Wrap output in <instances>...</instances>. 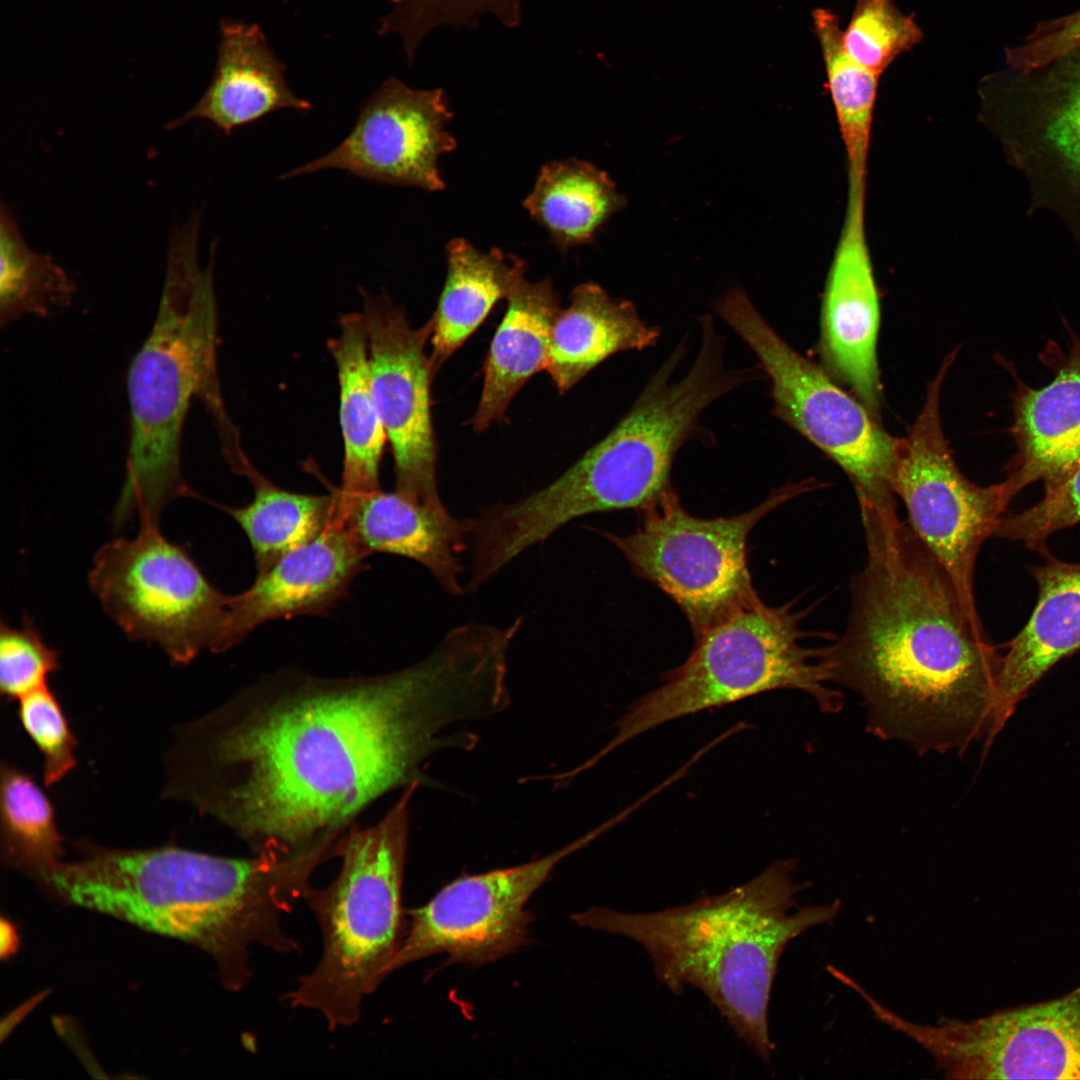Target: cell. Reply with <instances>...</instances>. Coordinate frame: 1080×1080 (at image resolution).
I'll return each instance as SVG.
<instances>
[{"instance_id": "cell-28", "label": "cell", "mask_w": 1080, "mask_h": 1080, "mask_svg": "<svg viewBox=\"0 0 1080 1080\" xmlns=\"http://www.w3.org/2000/svg\"><path fill=\"white\" fill-rule=\"evenodd\" d=\"M530 216L561 250L591 241L601 226L625 205L604 171L567 159L546 163L523 203Z\"/></svg>"}, {"instance_id": "cell-36", "label": "cell", "mask_w": 1080, "mask_h": 1080, "mask_svg": "<svg viewBox=\"0 0 1080 1080\" xmlns=\"http://www.w3.org/2000/svg\"><path fill=\"white\" fill-rule=\"evenodd\" d=\"M1080 523V464L1058 483L1045 487L1034 506L1003 517L994 536L1024 542L1030 549H1046L1049 536Z\"/></svg>"}, {"instance_id": "cell-20", "label": "cell", "mask_w": 1080, "mask_h": 1080, "mask_svg": "<svg viewBox=\"0 0 1080 1080\" xmlns=\"http://www.w3.org/2000/svg\"><path fill=\"white\" fill-rule=\"evenodd\" d=\"M337 514L367 555L393 554L424 566L453 595L465 589L460 554L469 547L474 520L457 519L443 507L418 503L397 492L345 494L331 490Z\"/></svg>"}, {"instance_id": "cell-2", "label": "cell", "mask_w": 1080, "mask_h": 1080, "mask_svg": "<svg viewBox=\"0 0 1080 1080\" xmlns=\"http://www.w3.org/2000/svg\"><path fill=\"white\" fill-rule=\"evenodd\" d=\"M867 558L846 629L822 660L861 700L866 730L919 755L988 738L1001 658L897 508H861Z\"/></svg>"}, {"instance_id": "cell-23", "label": "cell", "mask_w": 1080, "mask_h": 1080, "mask_svg": "<svg viewBox=\"0 0 1080 1080\" xmlns=\"http://www.w3.org/2000/svg\"><path fill=\"white\" fill-rule=\"evenodd\" d=\"M284 71L257 24L223 19L213 78L199 101L169 128L200 118L230 135L279 109L310 110L311 103L290 90Z\"/></svg>"}, {"instance_id": "cell-31", "label": "cell", "mask_w": 1080, "mask_h": 1080, "mask_svg": "<svg viewBox=\"0 0 1080 1080\" xmlns=\"http://www.w3.org/2000/svg\"><path fill=\"white\" fill-rule=\"evenodd\" d=\"M0 322L27 315L47 317L71 303L75 286L48 255L32 250L10 211L0 213Z\"/></svg>"}, {"instance_id": "cell-14", "label": "cell", "mask_w": 1080, "mask_h": 1080, "mask_svg": "<svg viewBox=\"0 0 1080 1080\" xmlns=\"http://www.w3.org/2000/svg\"><path fill=\"white\" fill-rule=\"evenodd\" d=\"M951 1079L1080 1080V986L972 1020L935 1024L890 1019Z\"/></svg>"}, {"instance_id": "cell-27", "label": "cell", "mask_w": 1080, "mask_h": 1080, "mask_svg": "<svg viewBox=\"0 0 1080 1080\" xmlns=\"http://www.w3.org/2000/svg\"><path fill=\"white\" fill-rule=\"evenodd\" d=\"M328 346L337 369L344 451L338 489L345 494L374 491L380 488L379 467L387 436L371 383L363 314L343 315L339 336Z\"/></svg>"}, {"instance_id": "cell-4", "label": "cell", "mask_w": 1080, "mask_h": 1080, "mask_svg": "<svg viewBox=\"0 0 1080 1080\" xmlns=\"http://www.w3.org/2000/svg\"><path fill=\"white\" fill-rule=\"evenodd\" d=\"M796 859H782L719 895L646 913L592 907L572 916L582 927L626 937L649 955L657 979L673 993L701 991L762 1060L774 1044L769 1003L780 958L808 929L833 921L841 901L803 906Z\"/></svg>"}, {"instance_id": "cell-9", "label": "cell", "mask_w": 1080, "mask_h": 1080, "mask_svg": "<svg viewBox=\"0 0 1080 1080\" xmlns=\"http://www.w3.org/2000/svg\"><path fill=\"white\" fill-rule=\"evenodd\" d=\"M717 314L758 359L770 381L773 412L833 460L853 484L859 506L896 508L897 438L855 396L793 349L740 288L716 304Z\"/></svg>"}, {"instance_id": "cell-19", "label": "cell", "mask_w": 1080, "mask_h": 1080, "mask_svg": "<svg viewBox=\"0 0 1080 1080\" xmlns=\"http://www.w3.org/2000/svg\"><path fill=\"white\" fill-rule=\"evenodd\" d=\"M367 556L336 510L317 536L256 573L247 590L230 596L215 653L234 647L269 621L326 614L365 568Z\"/></svg>"}, {"instance_id": "cell-21", "label": "cell", "mask_w": 1080, "mask_h": 1080, "mask_svg": "<svg viewBox=\"0 0 1080 1080\" xmlns=\"http://www.w3.org/2000/svg\"><path fill=\"white\" fill-rule=\"evenodd\" d=\"M1053 360L1047 385L1018 383L1014 392L1016 453L1002 481L1011 500L1036 481L1044 488L1058 483L1080 464V340Z\"/></svg>"}, {"instance_id": "cell-32", "label": "cell", "mask_w": 1080, "mask_h": 1080, "mask_svg": "<svg viewBox=\"0 0 1080 1080\" xmlns=\"http://www.w3.org/2000/svg\"><path fill=\"white\" fill-rule=\"evenodd\" d=\"M1 855L18 872L64 855L53 806L34 779L3 764L0 776Z\"/></svg>"}, {"instance_id": "cell-34", "label": "cell", "mask_w": 1080, "mask_h": 1080, "mask_svg": "<svg viewBox=\"0 0 1080 1080\" xmlns=\"http://www.w3.org/2000/svg\"><path fill=\"white\" fill-rule=\"evenodd\" d=\"M58 668L57 650L45 643L30 617L25 616L20 627L1 621L0 690L4 697L19 700L47 686L49 675Z\"/></svg>"}, {"instance_id": "cell-1", "label": "cell", "mask_w": 1080, "mask_h": 1080, "mask_svg": "<svg viewBox=\"0 0 1080 1080\" xmlns=\"http://www.w3.org/2000/svg\"><path fill=\"white\" fill-rule=\"evenodd\" d=\"M493 696L484 656L455 631L384 674L281 671L184 729L173 793L257 854L307 852L382 795L422 783L435 752L473 748L454 726L489 717Z\"/></svg>"}, {"instance_id": "cell-8", "label": "cell", "mask_w": 1080, "mask_h": 1080, "mask_svg": "<svg viewBox=\"0 0 1080 1080\" xmlns=\"http://www.w3.org/2000/svg\"><path fill=\"white\" fill-rule=\"evenodd\" d=\"M802 617L792 602L771 607L759 599L707 629L695 638L687 660L664 673L661 686L629 707L614 737L587 765L669 721L767 691H803L822 712H839L842 694L825 685L829 676L824 649L802 644Z\"/></svg>"}, {"instance_id": "cell-18", "label": "cell", "mask_w": 1080, "mask_h": 1080, "mask_svg": "<svg viewBox=\"0 0 1080 1080\" xmlns=\"http://www.w3.org/2000/svg\"><path fill=\"white\" fill-rule=\"evenodd\" d=\"M866 183L848 181L840 236L826 279L819 353L824 370L880 421L882 387L876 356L880 300L865 224Z\"/></svg>"}, {"instance_id": "cell-22", "label": "cell", "mask_w": 1080, "mask_h": 1080, "mask_svg": "<svg viewBox=\"0 0 1080 1080\" xmlns=\"http://www.w3.org/2000/svg\"><path fill=\"white\" fill-rule=\"evenodd\" d=\"M1042 565L1030 568L1038 587L1034 610L1008 644L996 680L990 746L1019 701L1055 664L1080 648V564L1040 552Z\"/></svg>"}, {"instance_id": "cell-37", "label": "cell", "mask_w": 1080, "mask_h": 1080, "mask_svg": "<svg viewBox=\"0 0 1080 1080\" xmlns=\"http://www.w3.org/2000/svg\"><path fill=\"white\" fill-rule=\"evenodd\" d=\"M1080 47V9L1039 22L1023 44L1005 48L1008 67L1028 70L1043 66Z\"/></svg>"}, {"instance_id": "cell-39", "label": "cell", "mask_w": 1080, "mask_h": 1080, "mask_svg": "<svg viewBox=\"0 0 1080 1080\" xmlns=\"http://www.w3.org/2000/svg\"><path fill=\"white\" fill-rule=\"evenodd\" d=\"M2 935H3L2 938H6L8 940L5 944L2 945V949H1L2 956H4V955L9 956L11 953H13V951H14V949L16 947V938H17L15 930L11 926L10 922H6V921L2 920Z\"/></svg>"}, {"instance_id": "cell-15", "label": "cell", "mask_w": 1080, "mask_h": 1080, "mask_svg": "<svg viewBox=\"0 0 1080 1080\" xmlns=\"http://www.w3.org/2000/svg\"><path fill=\"white\" fill-rule=\"evenodd\" d=\"M614 824L611 820L533 861L474 875L442 887L425 905L409 911V929L386 975L438 953L447 964L481 966L528 942L531 915L525 905L555 867Z\"/></svg>"}, {"instance_id": "cell-33", "label": "cell", "mask_w": 1080, "mask_h": 1080, "mask_svg": "<svg viewBox=\"0 0 1080 1080\" xmlns=\"http://www.w3.org/2000/svg\"><path fill=\"white\" fill-rule=\"evenodd\" d=\"M922 38L914 17L903 13L894 0H856L850 21L842 30L848 55L880 76Z\"/></svg>"}, {"instance_id": "cell-24", "label": "cell", "mask_w": 1080, "mask_h": 1080, "mask_svg": "<svg viewBox=\"0 0 1080 1080\" xmlns=\"http://www.w3.org/2000/svg\"><path fill=\"white\" fill-rule=\"evenodd\" d=\"M560 311V298L550 278L530 282L524 275L515 283L485 360L482 393L470 422L475 431L503 420L521 387L546 369Z\"/></svg>"}, {"instance_id": "cell-16", "label": "cell", "mask_w": 1080, "mask_h": 1080, "mask_svg": "<svg viewBox=\"0 0 1080 1080\" xmlns=\"http://www.w3.org/2000/svg\"><path fill=\"white\" fill-rule=\"evenodd\" d=\"M361 292L371 383L393 454L395 490L418 503L443 507L431 415L434 376L426 354L432 320L415 329L387 295Z\"/></svg>"}, {"instance_id": "cell-26", "label": "cell", "mask_w": 1080, "mask_h": 1080, "mask_svg": "<svg viewBox=\"0 0 1080 1080\" xmlns=\"http://www.w3.org/2000/svg\"><path fill=\"white\" fill-rule=\"evenodd\" d=\"M447 275L432 320L429 355L433 376L478 329L493 306L525 275V262L493 248L477 250L466 239L446 248Z\"/></svg>"}, {"instance_id": "cell-29", "label": "cell", "mask_w": 1080, "mask_h": 1080, "mask_svg": "<svg viewBox=\"0 0 1080 1080\" xmlns=\"http://www.w3.org/2000/svg\"><path fill=\"white\" fill-rule=\"evenodd\" d=\"M253 486V498L241 507H225L247 536L261 572L285 553L317 536L335 517L336 500L325 495L285 490L247 462L238 472Z\"/></svg>"}, {"instance_id": "cell-3", "label": "cell", "mask_w": 1080, "mask_h": 1080, "mask_svg": "<svg viewBox=\"0 0 1080 1080\" xmlns=\"http://www.w3.org/2000/svg\"><path fill=\"white\" fill-rule=\"evenodd\" d=\"M79 858L44 863L26 876L52 902L127 922L193 945L216 962L222 984L245 987L254 944L298 949L281 920L308 890L320 864L313 852L258 853L249 859L176 846L115 849L80 842Z\"/></svg>"}, {"instance_id": "cell-7", "label": "cell", "mask_w": 1080, "mask_h": 1080, "mask_svg": "<svg viewBox=\"0 0 1080 1080\" xmlns=\"http://www.w3.org/2000/svg\"><path fill=\"white\" fill-rule=\"evenodd\" d=\"M418 786L405 788L376 824L349 827L337 844L342 863L335 880L303 896L319 923L323 952L285 998L293 1007L320 1012L331 1030L358 1021L364 998L387 977L403 940L409 805Z\"/></svg>"}, {"instance_id": "cell-11", "label": "cell", "mask_w": 1080, "mask_h": 1080, "mask_svg": "<svg viewBox=\"0 0 1080 1080\" xmlns=\"http://www.w3.org/2000/svg\"><path fill=\"white\" fill-rule=\"evenodd\" d=\"M104 611L134 641L156 644L176 664L215 653L229 595L203 574L188 551L169 541L159 524L140 521L133 538L105 543L88 575Z\"/></svg>"}, {"instance_id": "cell-12", "label": "cell", "mask_w": 1080, "mask_h": 1080, "mask_svg": "<svg viewBox=\"0 0 1080 1080\" xmlns=\"http://www.w3.org/2000/svg\"><path fill=\"white\" fill-rule=\"evenodd\" d=\"M956 354L946 356L915 422L897 438L893 486L910 527L947 572L968 616L981 625L973 588L976 559L1011 499L1002 482L979 486L967 479L945 437L940 391Z\"/></svg>"}, {"instance_id": "cell-13", "label": "cell", "mask_w": 1080, "mask_h": 1080, "mask_svg": "<svg viewBox=\"0 0 1080 1080\" xmlns=\"http://www.w3.org/2000/svg\"><path fill=\"white\" fill-rule=\"evenodd\" d=\"M979 93L982 121L1029 183L1030 212H1054L1080 243V47L989 74Z\"/></svg>"}, {"instance_id": "cell-25", "label": "cell", "mask_w": 1080, "mask_h": 1080, "mask_svg": "<svg viewBox=\"0 0 1080 1080\" xmlns=\"http://www.w3.org/2000/svg\"><path fill=\"white\" fill-rule=\"evenodd\" d=\"M660 334L631 301L612 298L596 283H582L555 321L545 370L563 394L612 355L655 346Z\"/></svg>"}, {"instance_id": "cell-17", "label": "cell", "mask_w": 1080, "mask_h": 1080, "mask_svg": "<svg viewBox=\"0 0 1080 1080\" xmlns=\"http://www.w3.org/2000/svg\"><path fill=\"white\" fill-rule=\"evenodd\" d=\"M452 116L443 89H413L390 77L362 106L352 131L335 149L280 178L336 168L381 184L442 190L437 162L457 144L445 130Z\"/></svg>"}, {"instance_id": "cell-10", "label": "cell", "mask_w": 1080, "mask_h": 1080, "mask_svg": "<svg viewBox=\"0 0 1080 1080\" xmlns=\"http://www.w3.org/2000/svg\"><path fill=\"white\" fill-rule=\"evenodd\" d=\"M815 486L811 480L788 483L747 512L709 519L687 512L672 490L641 511L640 525L632 533L601 534L636 575L676 603L697 638L760 599L747 565L748 536L772 510Z\"/></svg>"}, {"instance_id": "cell-6", "label": "cell", "mask_w": 1080, "mask_h": 1080, "mask_svg": "<svg viewBox=\"0 0 1080 1080\" xmlns=\"http://www.w3.org/2000/svg\"><path fill=\"white\" fill-rule=\"evenodd\" d=\"M699 326V350L682 377L675 374L687 354V336L603 439L548 486L500 506L499 525L514 548L525 551L588 514L644 511L673 490L675 457L685 443L705 434L704 410L761 376L756 368L727 366L724 337L713 317H700Z\"/></svg>"}, {"instance_id": "cell-5", "label": "cell", "mask_w": 1080, "mask_h": 1080, "mask_svg": "<svg viewBox=\"0 0 1080 1080\" xmlns=\"http://www.w3.org/2000/svg\"><path fill=\"white\" fill-rule=\"evenodd\" d=\"M201 216L193 213L170 236L164 283L152 329L128 372L130 443L126 476L114 510L121 525L137 512L159 524L164 507L193 495L181 472V439L192 399L206 405L229 463L242 458L217 375L215 247L198 262Z\"/></svg>"}, {"instance_id": "cell-35", "label": "cell", "mask_w": 1080, "mask_h": 1080, "mask_svg": "<svg viewBox=\"0 0 1080 1080\" xmlns=\"http://www.w3.org/2000/svg\"><path fill=\"white\" fill-rule=\"evenodd\" d=\"M19 721L43 756V779L51 786L76 765V739L57 697L48 686L19 699Z\"/></svg>"}, {"instance_id": "cell-38", "label": "cell", "mask_w": 1080, "mask_h": 1080, "mask_svg": "<svg viewBox=\"0 0 1080 1080\" xmlns=\"http://www.w3.org/2000/svg\"><path fill=\"white\" fill-rule=\"evenodd\" d=\"M408 14L440 21H460L501 10L516 0H387Z\"/></svg>"}, {"instance_id": "cell-30", "label": "cell", "mask_w": 1080, "mask_h": 1080, "mask_svg": "<svg viewBox=\"0 0 1080 1080\" xmlns=\"http://www.w3.org/2000/svg\"><path fill=\"white\" fill-rule=\"evenodd\" d=\"M827 88L835 110L848 163V179H867L874 108L880 75L861 66L845 51L838 16L826 8L812 13Z\"/></svg>"}]
</instances>
